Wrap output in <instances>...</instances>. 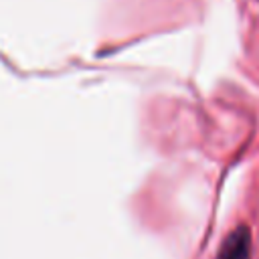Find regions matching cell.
<instances>
[{
  "mask_svg": "<svg viewBox=\"0 0 259 259\" xmlns=\"http://www.w3.org/2000/svg\"><path fill=\"white\" fill-rule=\"evenodd\" d=\"M251 251V233L247 227H237L223 241L217 259H249Z\"/></svg>",
  "mask_w": 259,
  "mask_h": 259,
  "instance_id": "6da1fadb",
  "label": "cell"
}]
</instances>
